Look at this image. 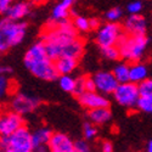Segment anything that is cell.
Returning <instances> with one entry per match:
<instances>
[{
	"label": "cell",
	"instance_id": "2e32d148",
	"mask_svg": "<svg viewBox=\"0 0 152 152\" xmlns=\"http://www.w3.org/2000/svg\"><path fill=\"white\" fill-rule=\"evenodd\" d=\"M54 63L58 75L72 74V72H74V69L78 66V60L73 57H68V56H61L56 58Z\"/></svg>",
	"mask_w": 152,
	"mask_h": 152
},
{
	"label": "cell",
	"instance_id": "484cf974",
	"mask_svg": "<svg viewBox=\"0 0 152 152\" xmlns=\"http://www.w3.org/2000/svg\"><path fill=\"white\" fill-rule=\"evenodd\" d=\"M101 53H102L104 57H106L107 60L111 61H116L118 58H121L119 56V51H118V48L116 46H108V48H102L101 49Z\"/></svg>",
	"mask_w": 152,
	"mask_h": 152
},
{
	"label": "cell",
	"instance_id": "3957f363",
	"mask_svg": "<svg viewBox=\"0 0 152 152\" xmlns=\"http://www.w3.org/2000/svg\"><path fill=\"white\" fill-rule=\"evenodd\" d=\"M27 34V23L12 21L7 17L0 18V55L20 45Z\"/></svg>",
	"mask_w": 152,
	"mask_h": 152
},
{
	"label": "cell",
	"instance_id": "4316f807",
	"mask_svg": "<svg viewBox=\"0 0 152 152\" xmlns=\"http://www.w3.org/2000/svg\"><path fill=\"white\" fill-rule=\"evenodd\" d=\"M122 16H123V11L119 7H112L105 14V18L108 22H115V23H117L122 18Z\"/></svg>",
	"mask_w": 152,
	"mask_h": 152
},
{
	"label": "cell",
	"instance_id": "d6986e66",
	"mask_svg": "<svg viewBox=\"0 0 152 152\" xmlns=\"http://www.w3.org/2000/svg\"><path fill=\"white\" fill-rule=\"evenodd\" d=\"M112 113L108 107H100L89 110V119L95 125H102L111 121Z\"/></svg>",
	"mask_w": 152,
	"mask_h": 152
},
{
	"label": "cell",
	"instance_id": "d4e9b609",
	"mask_svg": "<svg viewBox=\"0 0 152 152\" xmlns=\"http://www.w3.org/2000/svg\"><path fill=\"white\" fill-rule=\"evenodd\" d=\"M136 107L141 112L152 115V99L151 97H141L140 96L139 100H137V102H136Z\"/></svg>",
	"mask_w": 152,
	"mask_h": 152
},
{
	"label": "cell",
	"instance_id": "f1b7e54d",
	"mask_svg": "<svg viewBox=\"0 0 152 152\" xmlns=\"http://www.w3.org/2000/svg\"><path fill=\"white\" fill-rule=\"evenodd\" d=\"M142 10V3L139 1V0H135V1H132L126 6V11L129 12V15H136L140 14Z\"/></svg>",
	"mask_w": 152,
	"mask_h": 152
},
{
	"label": "cell",
	"instance_id": "603a6c76",
	"mask_svg": "<svg viewBox=\"0 0 152 152\" xmlns=\"http://www.w3.org/2000/svg\"><path fill=\"white\" fill-rule=\"evenodd\" d=\"M72 24L75 31L82 32V33H86L90 31V23H89V18H86L84 16H75L72 21Z\"/></svg>",
	"mask_w": 152,
	"mask_h": 152
},
{
	"label": "cell",
	"instance_id": "cb8c5ba5",
	"mask_svg": "<svg viewBox=\"0 0 152 152\" xmlns=\"http://www.w3.org/2000/svg\"><path fill=\"white\" fill-rule=\"evenodd\" d=\"M139 95L141 97H151L152 99V79L146 78L141 83L137 84Z\"/></svg>",
	"mask_w": 152,
	"mask_h": 152
},
{
	"label": "cell",
	"instance_id": "d590c367",
	"mask_svg": "<svg viewBox=\"0 0 152 152\" xmlns=\"http://www.w3.org/2000/svg\"><path fill=\"white\" fill-rule=\"evenodd\" d=\"M28 1L31 5H43L48 1V0H28Z\"/></svg>",
	"mask_w": 152,
	"mask_h": 152
},
{
	"label": "cell",
	"instance_id": "9c48e42d",
	"mask_svg": "<svg viewBox=\"0 0 152 152\" xmlns=\"http://www.w3.org/2000/svg\"><path fill=\"white\" fill-rule=\"evenodd\" d=\"M24 124L23 116L12 110H4L0 112V137L12 134L16 129Z\"/></svg>",
	"mask_w": 152,
	"mask_h": 152
},
{
	"label": "cell",
	"instance_id": "9a60e30c",
	"mask_svg": "<svg viewBox=\"0 0 152 152\" xmlns=\"http://www.w3.org/2000/svg\"><path fill=\"white\" fill-rule=\"evenodd\" d=\"M75 3V0H60L53 7L51 11V22H61L68 20L71 15V10Z\"/></svg>",
	"mask_w": 152,
	"mask_h": 152
},
{
	"label": "cell",
	"instance_id": "8992f818",
	"mask_svg": "<svg viewBox=\"0 0 152 152\" xmlns=\"http://www.w3.org/2000/svg\"><path fill=\"white\" fill-rule=\"evenodd\" d=\"M112 95L117 104L126 108L136 107V102L140 97L137 90V84H134L132 82L119 83Z\"/></svg>",
	"mask_w": 152,
	"mask_h": 152
},
{
	"label": "cell",
	"instance_id": "83f0119b",
	"mask_svg": "<svg viewBox=\"0 0 152 152\" xmlns=\"http://www.w3.org/2000/svg\"><path fill=\"white\" fill-rule=\"evenodd\" d=\"M83 134H84V137L86 140H91V139H95L96 135H97V128L96 125L93 124L91 122H88L84 124L83 126Z\"/></svg>",
	"mask_w": 152,
	"mask_h": 152
},
{
	"label": "cell",
	"instance_id": "8fae6325",
	"mask_svg": "<svg viewBox=\"0 0 152 152\" xmlns=\"http://www.w3.org/2000/svg\"><path fill=\"white\" fill-rule=\"evenodd\" d=\"M49 152H75L74 141L65 133H53L48 142Z\"/></svg>",
	"mask_w": 152,
	"mask_h": 152
},
{
	"label": "cell",
	"instance_id": "e575fe53",
	"mask_svg": "<svg viewBox=\"0 0 152 152\" xmlns=\"http://www.w3.org/2000/svg\"><path fill=\"white\" fill-rule=\"evenodd\" d=\"M33 152H49V148H48V145H43V146H38V147H34L32 148Z\"/></svg>",
	"mask_w": 152,
	"mask_h": 152
},
{
	"label": "cell",
	"instance_id": "f35d334b",
	"mask_svg": "<svg viewBox=\"0 0 152 152\" xmlns=\"http://www.w3.org/2000/svg\"><path fill=\"white\" fill-rule=\"evenodd\" d=\"M0 152H5V150H4L1 146H0Z\"/></svg>",
	"mask_w": 152,
	"mask_h": 152
},
{
	"label": "cell",
	"instance_id": "ffe728a7",
	"mask_svg": "<svg viewBox=\"0 0 152 152\" xmlns=\"http://www.w3.org/2000/svg\"><path fill=\"white\" fill-rule=\"evenodd\" d=\"M57 79H58L60 88L65 93H69V94H74L75 93V88H77V78L72 77L71 74H63V75H58Z\"/></svg>",
	"mask_w": 152,
	"mask_h": 152
},
{
	"label": "cell",
	"instance_id": "ac0fdd59",
	"mask_svg": "<svg viewBox=\"0 0 152 152\" xmlns=\"http://www.w3.org/2000/svg\"><path fill=\"white\" fill-rule=\"evenodd\" d=\"M147 67L141 62H133L129 65V82L139 84L147 78Z\"/></svg>",
	"mask_w": 152,
	"mask_h": 152
},
{
	"label": "cell",
	"instance_id": "30bf717a",
	"mask_svg": "<svg viewBox=\"0 0 152 152\" xmlns=\"http://www.w3.org/2000/svg\"><path fill=\"white\" fill-rule=\"evenodd\" d=\"M95 90L102 95H112L118 85L115 75L108 71H99L93 75Z\"/></svg>",
	"mask_w": 152,
	"mask_h": 152
},
{
	"label": "cell",
	"instance_id": "ba28073f",
	"mask_svg": "<svg viewBox=\"0 0 152 152\" xmlns=\"http://www.w3.org/2000/svg\"><path fill=\"white\" fill-rule=\"evenodd\" d=\"M122 34H123V31L118 23L107 22L97 28L96 44L100 46V49L116 46Z\"/></svg>",
	"mask_w": 152,
	"mask_h": 152
},
{
	"label": "cell",
	"instance_id": "7a4b0ae2",
	"mask_svg": "<svg viewBox=\"0 0 152 152\" xmlns=\"http://www.w3.org/2000/svg\"><path fill=\"white\" fill-rule=\"evenodd\" d=\"M23 63L28 72L38 79L53 82L58 78L55 63L49 57L42 40L28 48L23 57Z\"/></svg>",
	"mask_w": 152,
	"mask_h": 152
},
{
	"label": "cell",
	"instance_id": "1f68e13d",
	"mask_svg": "<svg viewBox=\"0 0 152 152\" xmlns=\"http://www.w3.org/2000/svg\"><path fill=\"white\" fill-rule=\"evenodd\" d=\"M14 1H15V0H0V14L4 15L5 11L7 10V7Z\"/></svg>",
	"mask_w": 152,
	"mask_h": 152
},
{
	"label": "cell",
	"instance_id": "f546056e",
	"mask_svg": "<svg viewBox=\"0 0 152 152\" xmlns=\"http://www.w3.org/2000/svg\"><path fill=\"white\" fill-rule=\"evenodd\" d=\"M75 152H90V146L86 140H78L74 142Z\"/></svg>",
	"mask_w": 152,
	"mask_h": 152
},
{
	"label": "cell",
	"instance_id": "8d00e7d4",
	"mask_svg": "<svg viewBox=\"0 0 152 152\" xmlns=\"http://www.w3.org/2000/svg\"><path fill=\"white\" fill-rule=\"evenodd\" d=\"M146 152H152V140L148 141V144L146 146Z\"/></svg>",
	"mask_w": 152,
	"mask_h": 152
},
{
	"label": "cell",
	"instance_id": "7c38bea8",
	"mask_svg": "<svg viewBox=\"0 0 152 152\" xmlns=\"http://www.w3.org/2000/svg\"><path fill=\"white\" fill-rule=\"evenodd\" d=\"M78 101L83 107H85L88 110L110 106L108 99L105 95L100 94L97 91H83L78 95Z\"/></svg>",
	"mask_w": 152,
	"mask_h": 152
},
{
	"label": "cell",
	"instance_id": "52a82bcc",
	"mask_svg": "<svg viewBox=\"0 0 152 152\" xmlns=\"http://www.w3.org/2000/svg\"><path fill=\"white\" fill-rule=\"evenodd\" d=\"M40 105V100L34 95L27 93H16L11 96L10 110L18 113L21 116H26L34 112Z\"/></svg>",
	"mask_w": 152,
	"mask_h": 152
},
{
	"label": "cell",
	"instance_id": "277c9868",
	"mask_svg": "<svg viewBox=\"0 0 152 152\" xmlns=\"http://www.w3.org/2000/svg\"><path fill=\"white\" fill-rule=\"evenodd\" d=\"M148 45V39L146 34H126L123 32L119 40L117 43V48L119 51L121 58L129 62H139Z\"/></svg>",
	"mask_w": 152,
	"mask_h": 152
},
{
	"label": "cell",
	"instance_id": "74e56055",
	"mask_svg": "<svg viewBox=\"0 0 152 152\" xmlns=\"http://www.w3.org/2000/svg\"><path fill=\"white\" fill-rule=\"evenodd\" d=\"M5 152H33L32 150L29 151H15V150H5Z\"/></svg>",
	"mask_w": 152,
	"mask_h": 152
},
{
	"label": "cell",
	"instance_id": "7402d4cb",
	"mask_svg": "<svg viewBox=\"0 0 152 152\" xmlns=\"http://www.w3.org/2000/svg\"><path fill=\"white\" fill-rule=\"evenodd\" d=\"M14 89V84L9 75H0V101H5Z\"/></svg>",
	"mask_w": 152,
	"mask_h": 152
},
{
	"label": "cell",
	"instance_id": "4dcf8cb0",
	"mask_svg": "<svg viewBox=\"0 0 152 152\" xmlns=\"http://www.w3.org/2000/svg\"><path fill=\"white\" fill-rule=\"evenodd\" d=\"M14 69L10 65H6V63H0V75H10L12 74Z\"/></svg>",
	"mask_w": 152,
	"mask_h": 152
},
{
	"label": "cell",
	"instance_id": "836d02e7",
	"mask_svg": "<svg viewBox=\"0 0 152 152\" xmlns=\"http://www.w3.org/2000/svg\"><path fill=\"white\" fill-rule=\"evenodd\" d=\"M89 23H90V31L91 29H97L100 27V22L97 18H89Z\"/></svg>",
	"mask_w": 152,
	"mask_h": 152
},
{
	"label": "cell",
	"instance_id": "6da1fadb",
	"mask_svg": "<svg viewBox=\"0 0 152 152\" xmlns=\"http://www.w3.org/2000/svg\"><path fill=\"white\" fill-rule=\"evenodd\" d=\"M42 42L53 61L61 56L79 60L84 53V43L69 20L51 22L42 33Z\"/></svg>",
	"mask_w": 152,
	"mask_h": 152
},
{
	"label": "cell",
	"instance_id": "4fadbf2b",
	"mask_svg": "<svg viewBox=\"0 0 152 152\" xmlns=\"http://www.w3.org/2000/svg\"><path fill=\"white\" fill-rule=\"evenodd\" d=\"M32 12V5L29 1L26 0H20V1H14L5 11L4 16L12 21H22L28 17Z\"/></svg>",
	"mask_w": 152,
	"mask_h": 152
},
{
	"label": "cell",
	"instance_id": "d6a6232c",
	"mask_svg": "<svg viewBox=\"0 0 152 152\" xmlns=\"http://www.w3.org/2000/svg\"><path fill=\"white\" fill-rule=\"evenodd\" d=\"M101 152H113V145L111 141H104L101 144Z\"/></svg>",
	"mask_w": 152,
	"mask_h": 152
},
{
	"label": "cell",
	"instance_id": "5b68a950",
	"mask_svg": "<svg viewBox=\"0 0 152 152\" xmlns=\"http://www.w3.org/2000/svg\"><path fill=\"white\" fill-rule=\"evenodd\" d=\"M0 146L4 150H15V151H29L33 148L32 137L29 128L23 124L16 129L12 134L0 137Z\"/></svg>",
	"mask_w": 152,
	"mask_h": 152
},
{
	"label": "cell",
	"instance_id": "44dd1931",
	"mask_svg": "<svg viewBox=\"0 0 152 152\" xmlns=\"http://www.w3.org/2000/svg\"><path fill=\"white\" fill-rule=\"evenodd\" d=\"M112 74L115 75V78L118 82V84L129 82V65L125 62L118 63V65L113 68Z\"/></svg>",
	"mask_w": 152,
	"mask_h": 152
},
{
	"label": "cell",
	"instance_id": "5bb4252c",
	"mask_svg": "<svg viewBox=\"0 0 152 152\" xmlns=\"http://www.w3.org/2000/svg\"><path fill=\"white\" fill-rule=\"evenodd\" d=\"M124 33L126 34H146L147 31V22L144 16L140 14L136 15H130L128 18L125 20L123 24Z\"/></svg>",
	"mask_w": 152,
	"mask_h": 152
},
{
	"label": "cell",
	"instance_id": "e0dca14e",
	"mask_svg": "<svg viewBox=\"0 0 152 152\" xmlns=\"http://www.w3.org/2000/svg\"><path fill=\"white\" fill-rule=\"evenodd\" d=\"M51 129L48 128V126L43 125V126H38L37 129H34L33 132H31V137H32V145L33 148L38 147V146H43V145H48L50 137H51Z\"/></svg>",
	"mask_w": 152,
	"mask_h": 152
}]
</instances>
